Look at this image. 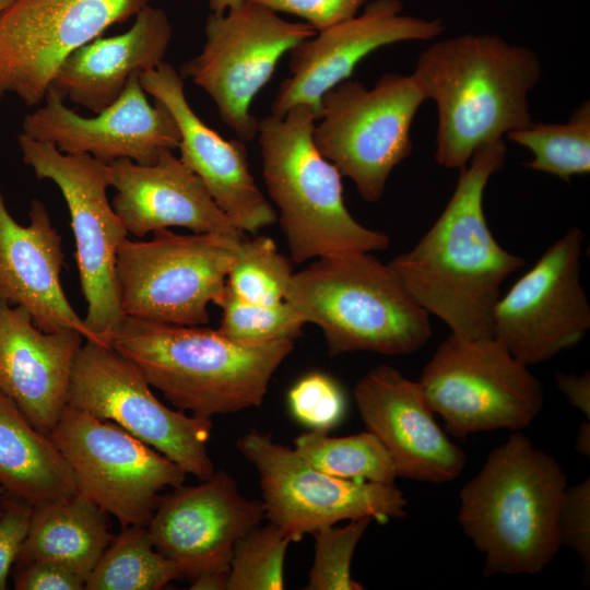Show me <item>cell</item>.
<instances>
[{
  "label": "cell",
  "instance_id": "6da1fadb",
  "mask_svg": "<svg viewBox=\"0 0 590 590\" xmlns=\"http://www.w3.org/2000/svg\"><path fill=\"white\" fill-rule=\"evenodd\" d=\"M499 140L479 149L460 169L445 209L410 250L393 258L397 272L414 299L439 318L452 334L493 337V312L506 279L524 259L503 248L488 227L484 193L505 163Z\"/></svg>",
  "mask_w": 590,
  "mask_h": 590
},
{
  "label": "cell",
  "instance_id": "7a4b0ae2",
  "mask_svg": "<svg viewBox=\"0 0 590 590\" xmlns=\"http://www.w3.org/2000/svg\"><path fill=\"white\" fill-rule=\"evenodd\" d=\"M413 73L436 105L435 161L445 168L460 170L479 149L533 122L529 94L542 67L528 47L459 35L430 44Z\"/></svg>",
  "mask_w": 590,
  "mask_h": 590
},
{
  "label": "cell",
  "instance_id": "3957f363",
  "mask_svg": "<svg viewBox=\"0 0 590 590\" xmlns=\"http://www.w3.org/2000/svg\"><path fill=\"white\" fill-rule=\"evenodd\" d=\"M294 340L238 342L217 329L123 316L111 346L178 410L211 420L259 406Z\"/></svg>",
  "mask_w": 590,
  "mask_h": 590
},
{
  "label": "cell",
  "instance_id": "277c9868",
  "mask_svg": "<svg viewBox=\"0 0 590 590\" xmlns=\"http://www.w3.org/2000/svg\"><path fill=\"white\" fill-rule=\"evenodd\" d=\"M568 486L560 464L514 432L460 492L458 521L484 555L483 575H534L560 544L558 512Z\"/></svg>",
  "mask_w": 590,
  "mask_h": 590
},
{
  "label": "cell",
  "instance_id": "5b68a950",
  "mask_svg": "<svg viewBox=\"0 0 590 590\" xmlns=\"http://www.w3.org/2000/svg\"><path fill=\"white\" fill-rule=\"evenodd\" d=\"M284 300L323 332L331 356L406 355L432 338L429 314L397 272L367 251L317 258L293 273Z\"/></svg>",
  "mask_w": 590,
  "mask_h": 590
},
{
  "label": "cell",
  "instance_id": "8992f818",
  "mask_svg": "<svg viewBox=\"0 0 590 590\" xmlns=\"http://www.w3.org/2000/svg\"><path fill=\"white\" fill-rule=\"evenodd\" d=\"M307 105L258 122L264 184L296 263L347 251H380L390 239L358 223L343 199L342 175L317 150Z\"/></svg>",
  "mask_w": 590,
  "mask_h": 590
},
{
  "label": "cell",
  "instance_id": "52a82bcc",
  "mask_svg": "<svg viewBox=\"0 0 590 590\" xmlns=\"http://www.w3.org/2000/svg\"><path fill=\"white\" fill-rule=\"evenodd\" d=\"M425 101L414 73H385L371 88L344 80L320 99L314 143L363 200L375 203L392 170L412 152L411 127Z\"/></svg>",
  "mask_w": 590,
  "mask_h": 590
},
{
  "label": "cell",
  "instance_id": "ba28073f",
  "mask_svg": "<svg viewBox=\"0 0 590 590\" xmlns=\"http://www.w3.org/2000/svg\"><path fill=\"white\" fill-rule=\"evenodd\" d=\"M153 234L146 241L126 238L117 251L122 316L178 326L208 323L209 305L220 303L244 239L169 229Z\"/></svg>",
  "mask_w": 590,
  "mask_h": 590
},
{
  "label": "cell",
  "instance_id": "9c48e42d",
  "mask_svg": "<svg viewBox=\"0 0 590 590\" xmlns=\"http://www.w3.org/2000/svg\"><path fill=\"white\" fill-rule=\"evenodd\" d=\"M418 382L446 430L458 438L497 429L520 432L544 403L538 378L493 337L451 333L424 366Z\"/></svg>",
  "mask_w": 590,
  "mask_h": 590
},
{
  "label": "cell",
  "instance_id": "30bf717a",
  "mask_svg": "<svg viewBox=\"0 0 590 590\" xmlns=\"http://www.w3.org/2000/svg\"><path fill=\"white\" fill-rule=\"evenodd\" d=\"M24 164L38 179L51 180L62 193L75 239L81 288L87 304L83 318L90 339L111 346L123 317L116 280L117 251L128 231L107 198L110 167L88 154H64L52 144L17 135Z\"/></svg>",
  "mask_w": 590,
  "mask_h": 590
},
{
  "label": "cell",
  "instance_id": "8fae6325",
  "mask_svg": "<svg viewBox=\"0 0 590 590\" xmlns=\"http://www.w3.org/2000/svg\"><path fill=\"white\" fill-rule=\"evenodd\" d=\"M317 32L305 22H288L278 12L245 0L224 14L211 13L199 55L186 62L189 78L213 99L222 121L243 142L258 132L250 113L255 96L270 81L284 54Z\"/></svg>",
  "mask_w": 590,
  "mask_h": 590
},
{
  "label": "cell",
  "instance_id": "7c38bea8",
  "mask_svg": "<svg viewBox=\"0 0 590 590\" xmlns=\"http://www.w3.org/2000/svg\"><path fill=\"white\" fill-rule=\"evenodd\" d=\"M68 404L110 421L201 481L215 472L212 422L172 410L142 373L113 346L86 341L74 362Z\"/></svg>",
  "mask_w": 590,
  "mask_h": 590
},
{
  "label": "cell",
  "instance_id": "4fadbf2b",
  "mask_svg": "<svg viewBox=\"0 0 590 590\" xmlns=\"http://www.w3.org/2000/svg\"><path fill=\"white\" fill-rule=\"evenodd\" d=\"M68 461L78 491L121 528L148 526L161 493L186 472L110 421L67 405L49 434Z\"/></svg>",
  "mask_w": 590,
  "mask_h": 590
},
{
  "label": "cell",
  "instance_id": "5bb4252c",
  "mask_svg": "<svg viewBox=\"0 0 590 590\" xmlns=\"http://www.w3.org/2000/svg\"><path fill=\"white\" fill-rule=\"evenodd\" d=\"M236 447L257 470L264 518L292 542L342 520L369 517L386 523L406 515V499L394 483L329 475L258 430L240 436Z\"/></svg>",
  "mask_w": 590,
  "mask_h": 590
},
{
  "label": "cell",
  "instance_id": "9a60e30c",
  "mask_svg": "<svg viewBox=\"0 0 590 590\" xmlns=\"http://www.w3.org/2000/svg\"><path fill=\"white\" fill-rule=\"evenodd\" d=\"M583 238L578 226L568 228L496 303L493 338L527 366L576 346L590 330Z\"/></svg>",
  "mask_w": 590,
  "mask_h": 590
},
{
  "label": "cell",
  "instance_id": "2e32d148",
  "mask_svg": "<svg viewBox=\"0 0 590 590\" xmlns=\"http://www.w3.org/2000/svg\"><path fill=\"white\" fill-rule=\"evenodd\" d=\"M152 0H14L0 11V101L42 104L66 58Z\"/></svg>",
  "mask_w": 590,
  "mask_h": 590
},
{
  "label": "cell",
  "instance_id": "e0dca14e",
  "mask_svg": "<svg viewBox=\"0 0 590 590\" xmlns=\"http://www.w3.org/2000/svg\"><path fill=\"white\" fill-rule=\"evenodd\" d=\"M161 495L146 526L154 547L190 581L228 569L237 541L264 519L263 504L240 494L226 471Z\"/></svg>",
  "mask_w": 590,
  "mask_h": 590
},
{
  "label": "cell",
  "instance_id": "ac0fdd59",
  "mask_svg": "<svg viewBox=\"0 0 590 590\" xmlns=\"http://www.w3.org/2000/svg\"><path fill=\"white\" fill-rule=\"evenodd\" d=\"M139 75L133 74L122 94L94 117L79 115L49 88L44 104L23 118L22 133L64 154H88L107 164L130 158L152 165L164 151L178 149L180 132L165 104L149 103Z\"/></svg>",
  "mask_w": 590,
  "mask_h": 590
},
{
  "label": "cell",
  "instance_id": "d6986e66",
  "mask_svg": "<svg viewBox=\"0 0 590 590\" xmlns=\"http://www.w3.org/2000/svg\"><path fill=\"white\" fill-rule=\"evenodd\" d=\"M401 0H374L362 13L317 32L290 51L291 75L279 86L271 114L283 117L296 105L309 106L319 119L322 95L351 78L356 66L388 45L438 37L442 22L402 13Z\"/></svg>",
  "mask_w": 590,
  "mask_h": 590
},
{
  "label": "cell",
  "instance_id": "ffe728a7",
  "mask_svg": "<svg viewBox=\"0 0 590 590\" xmlns=\"http://www.w3.org/2000/svg\"><path fill=\"white\" fill-rule=\"evenodd\" d=\"M353 393L367 430L382 442L398 476L442 483L461 474L465 453L436 423L418 381L382 364L361 377Z\"/></svg>",
  "mask_w": 590,
  "mask_h": 590
},
{
  "label": "cell",
  "instance_id": "44dd1931",
  "mask_svg": "<svg viewBox=\"0 0 590 590\" xmlns=\"http://www.w3.org/2000/svg\"><path fill=\"white\" fill-rule=\"evenodd\" d=\"M145 93L174 116L180 132V160L204 184L213 200L241 232L272 225L276 213L250 174L245 142L225 140L189 105L184 78L168 62L139 75Z\"/></svg>",
  "mask_w": 590,
  "mask_h": 590
},
{
  "label": "cell",
  "instance_id": "7402d4cb",
  "mask_svg": "<svg viewBox=\"0 0 590 590\" xmlns=\"http://www.w3.org/2000/svg\"><path fill=\"white\" fill-rule=\"evenodd\" d=\"M113 208L128 233L144 237L169 227L196 234H217L245 239L220 209L202 180L172 150L156 163L141 165L130 158L110 162Z\"/></svg>",
  "mask_w": 590,
  "mask_h": 590
},
{
  "label": "cell",
  "instance_id": "603a6c76",
  "mask_svg": "<svg viewBox=\"0 0 590 590\" xmlns=\"http://www.w3.org/2000/svg\"><path fill=\"white\" fill-rule=\"evenodd\" d=\"M83 340L73 329L45 332L25 308L0 302V390L46 435L68 405Z\"/></svg>",
  "mask_w": 590,
  "mask_h": 590
},
{
  "label": "cell",
  "instance_id": "cb8c5ba5",
  "mask_svg": "<svg viewBox=\"0 0 590 590\" xmlns=\"http://www.w3.org/2000/svg\"><path fill=\"white\" fill-rule=\"evenodd\" d=\"M27 225L10 214L0 189V302L25 308L45 332L73 329L90 339L60 281L61 236L44 203L33 199Z\"/></svg>",
  "mask_w": 590,
  "mask_h": 590
},
{
  "label": "cell",
  "instance_id": "d4e9b609",
  "mask_svg": "<svg viewBox=\"0 0 590 590\" xmlns=\"http://www.w3.org/2000/svg\"><path fill=\"white\" fill-rule=\"evenodd\" d=\"M172 35L167 14L149 4L134 16L127 32L99 36L70 54L49 88L98 114L122 94L133 74L164 61Z\"/></svg>",
  "mask_w": 590,
  "mask_h": 590
},
{
  "label": "cell",
  "instance_id": "484cf974",
  "mask_svg": "<svg viewBox=\"0 0 590 590\" xmlns=\"http://www.w3.org/2000/svg\"><path fill=\"white\" fill-rule=\"evenodd\" d=\"M0 486L33 508L79 492L68 461L50 436L36 429L1 390Z\"/></svg>",
  "mask_w": 590,
  "mask_h": 590
},
{
  "label": "cell",
  "instance_id": "4316f807",
  "mask_svg": "<svg viewBox=\"0 0 590 590\" xmlns=\"http://www.w3.org/2000/svg\"><path fill=\"white\" fill-rule=\"evenodd\" d=\"M105 515L80 492L69 499L33 508L15 564L49 562L86 581L114 538Z\"/></svg>",
  "mask_w": 590,
  "mask_h": 590
},
{
  "label": "cell",
  "instance_id": "83f0119b",
  "mask_svg": "<svg viewBox=\"0 0 590 590\" xmlns=\"http://www.w3.org/2000/svg\"><path fill=\"white\" fill-rule=\"evenodd\" d=\"M175 565L153 545L145 526L122 528L88 575L85 590H158L180 579Z\"/></svg>",
  "mask_w": 590,
  "mask_h": 590
},
{
  "label": "cell",
  "instance_id": "f1b7e54d",
  "mask_svg": "<svg viewBox=\"0 0 590 590\" xmlns=\"http://www.w3.org/2000/svg\"><path fill=\"white\" fill-rule=\"evenodd\" d=\"M295 452L314 468L335 477L393 484V461L378 437L369 430L343 437L310 430L294 439Z\"/></svg>",
  "mask_w": 590,
  "mask_h": 590
},
{
  "label": "cell",
  "instance_id": "f546056e",
  "mask_svg": "<svg viewBox=\"0 0 590 590\" xmlns=\"http://www.w3.org/2000/svg\"><path fill=\"white\" fill-rule=\"evenodd\" d=\"M506 138L532 153L526 166L570 180L590 173V103L585 101L565 123H535Z\"/></svg>",
  "mask_w": 590,
  "mask_h": 590
},
{
  "label": "cell",
  "instance_id": "4dcf8cb0",
  "mask_svg": "<svg viewBox=\"0 0 590 590\" xmlns=\"http://www.w3.org/2000/svg\"><path fill=\"white\" fill-rule=\"evenodd\" d=\"M293 275L290 259L279 252L272 238H245L229 267L226 285L238 298L256 304L284 300Z\"/></svg>",
  "mask_w": 590,
  "mask_h": 590
},
{
  "label": "cell",
  "instance_id": "1f68e13d",
  "mask_svg": "<svg viewBox=\"0 0 590 590\" xmlns=\"http://www.w3.org/2000/svg\"><path fill=\"white\" fill-rule=\"evenodd\" d=\"M292 542L279 527L260 524L235 544L228 567L227 590H281L284 560Z\"/></svg>",
  "mask_w": 590,
  "mask_h": 590
},
{
  "label": "cell",
  "instance_id": "d6a6232c",
  "mask_svg": "<svg viewBox=\"0 0 590 590\" xmlns=\"http://www.w3.org/2000/svg\"><path fill=\"white\" fill-rule=\"evenodd\" d=\"M222 319L217 331L228 339L246 343H264L280 339L296 340L305 320L287 302L256 304L235 296L227 287L217 304Z\"/></svg>",
  "mask_w": 590,
  "mask_h": 590
},
{
  "label": "cell",
  "instance_id": "836d02e7",
  "mask_svg": "<svg viewBox=\"0 0 590 590\" xmlns=\"http://www.w3.org/2000/svg\"><path fill=\"white\" fill-rule=\"evenodd\" d=\"M373 521L369 517L352 519L343 527L327 526L311 534L315 557L306 590H362L364 587L351 576L355 548Z\"/></svg>",
  "mask_w": 590,
  "mask_h": 590
},
{
  "label": "cell",
  "instance_id": "e575fe53",
  "mask_svg": "<svg viewBox=\"0 0 590 590\" xmlns=\"http://www.w3.org/2000/svg\"><path fill=\"white\" fill-rule=\"evenodd\" d=\"M292 415L310 430L329 432L342 420L345 398L338 382L323 373L302 377L288 391Z\"/></svg>",
  "mask_w": 590,
  "mask_h": 590
},
{
  "label": "cell",
  "instance_id": "d590c367",
  "mask_svg": "<svg viewBox=\"0 0 590 590\" xmlns=\"http://www.w3.org/2000/svg\"><path fill=\"white\" fill-rule=\"evenodd\" d=\"M560 544L580 558L587 579L590 571V479L567 486L558 512Z\"/></svg>",
  "mask_w": 590,
  "mask_h": 590
},
{
  "label": "cell",
  "instance_id": "8d00e7d4",
  "mask_svg": "<svg viewBox=\"0 0 590 590\" xmlns=\"http://www.w3.org/2000/svg\"><path fill=\"white\" fill-rule=\"evenodd\" d=\"M275 12L296 15L316 32L358 14L369 0H249Z\"/></svg>",
  "mask_w": 590,
  "mask_h": 590
},
{
  "label": "cell",
  "instance_id": "74e56055",
  "mask_svg": "<svg viewBox=\"0 0 590 590\" xmlns=\"http://www.w3.org/2000/svg\"><path fill=\"white\" fill-rule=\"evenodd\" d=\"M0 509V590H4L27 534L33 507L3 494Z\"/></svg>",
  "mask_w": 590,
  "mask_h": 590
},
{
  "label": "cell",
  "instance_id": "f35d334b",
  "mask_svg": "<svg viewBox=\"0 0 590 590\" xmlns=\"http://www.w3.org/2000/svg\"><path fill=\"white\" fill-rule=\"evenodd\" d=\"M14 565L13 585L16 590H82L85 586L83 578L54 563Z\"/></svg>",
  "mask_w": 590,
  "mask_h": 590
},
{
  "label": "cell",
  "instance_id": "ab89813d",
  "mask_svg": "<svg viewBox=\"0 0 590 590\" xmlns=\"http://www.w3.org/2000/svg\"><path fill=\"white\" fill-rule=\"evenodd\" d=\"M555 382L567 401L582 412L586 420H590V373L585 370L580 375L558 373Z\"/></svg>",
  "mask_w": 590,
  "mask_h": 590
},
{
  "label": "cell",
  "instance_id": "60d3db41",
  "mask_svg": "<svg viewBox=\"0 0 590 590\" xmlns=\"http://www.w3.org/2000/svg\"><path fill=\"white\" fill-rule=\"evenodd\" d=\"M190 582L192 590H227L228 569L203 573Z\"/></svg>",
  "mask_w": 590,
  "mask_h": 590
},
{
  "label": "cell",
  "instance_id": "b9f144b4",
  "mask_svg": "<svg viewBox=\"0 0 590 590\" xmlns=\"http://www.w3.org/2000/svg\"><path fill=\"white\" fill-rule=\"evenodd\" d=\"M575 448L578 453L590 457V420H585L577 432Z\"/></svg>",
  "mask_w": 590,
  "mask_h": 590
},
{
  "label": "cell",
  "instance_id": "7bdbcfd3",
  "mask_svg": "<svg viewBox=\"0 0 590 590\" xmlns=\"http://www.w3.org/2000/svg\"><path fill=\"white\" fill-rule=\"evenodd\" d=\"M245 0H209V9L211 13L224 14L227 10L239 5Z\"/></svg>",
  "mask_w": 590,
  "mask_h": 590
},
{
  "label": "cell",
  "instance_id": "ee69618b",
  "mask_svg": "<svg viewBox=\"0 0 590 590\" xmlns=\"http://www.w3.org/2000/svg\"><path fill=\"white\" fill-rule=\"evenodd\" d=\"M14 0H0V11L8 7Z\"/></svg>",
  "mask_w": 590,
  "mask_h": 590
},
{
  "label": "cell",
  "instance_id": "f6af8a7d",
  "mask_svg": "<svg viewBox=\"0 0 590 590\" xmlns=\"http://www.w3.org/2000/svg\"><path fill=\"white\" fill-rule=\"evenodd\" d=\"M4 494V491L3 488L0 486V495H3ZM0 518H1V509H0Z\"/></svg>",
  "mask_w": 590,
  "mask_h": 590
}]
</instances>
